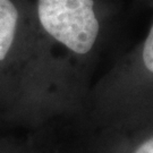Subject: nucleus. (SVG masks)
<instances>
[{"instance_id":"nucleus-4","label":"nucleus","mask_w":153,"mask_h":153,"mask_svg":"<svg viewBox=\"0 0 153 153\" xmlns=\"http://www.w3.org/2000/svg\"><path fill=\"white\" fill-rule=\"evenodd\" d=\"M142 57L145 68L153 75V25L151 26L148 38L144 42Z\"/></svg>"},{"instance_id":"nucleus-1","label":"nucleus","mask_w":153,"mask_h":153,"mask_svg":"<svg viewBox=\"0 0 153 153\" xmlns=\"http://www.w3.org/2000/svg\"><path fill=\"white\" fill-rule=\"evenodd\" d=\"M38 17L51 38L77 55L90 52L97 41L93 0H38Z\"/></svg>"},{"instance_id":"nucleus-2","label":"nucleus","mask_w":153,"mask_h":153,"mask_svg":"<svg viewBox=\"0 0 153 153\" xmlns=\"http://www.w3.org/2000/svg\"><path fill=\"white\" fill-rule=\"evenodd\" d=\"M79 153H153V127L131 137L116 138Z\"/></svg>"},{"instance_id":"nucleus-3","label":"nucleus","mask_w":153,"mask_h":153,"mask_svg":"<svg viewBox=\"0 0 153 153\" xmlns=\"http://www.w3.org/2000/svg\"><path fill=\"white\" fill-rule=\"evenodd\" d=\"M18 10L11 0H0V62L5 60L15 41Z\"/></svg>"}]
</instances>
